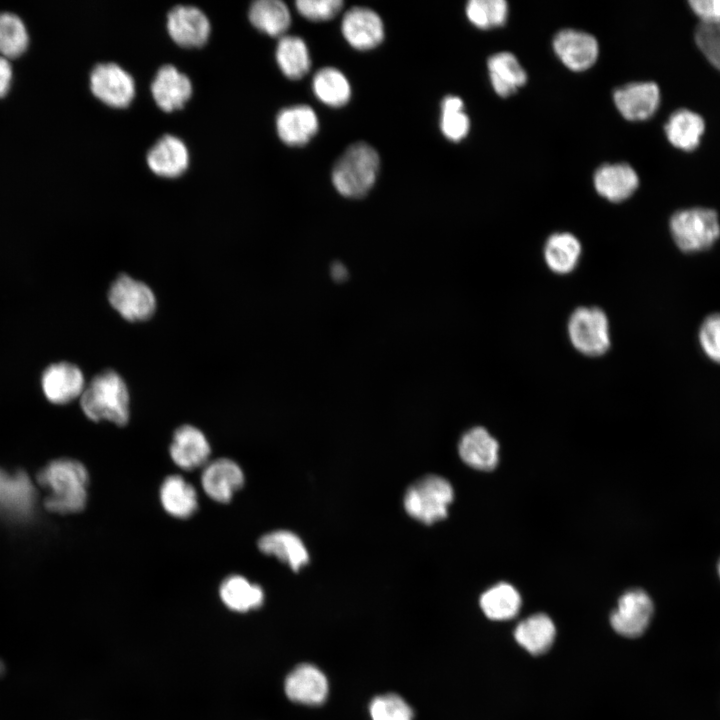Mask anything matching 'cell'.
<instances>
[{"label":"cell","instance_id":"obj_45","mask_svg":"<svg viewBox=\"0 0 720 720\" xmlns=\"http://www.w3.org/2000/svg\"><path fill=\"white\" fill-rule=\"evenodd\" d=\"M717 571H718V575H719V577H720V559H719V562H718V565H717Z\"/></svg>","mask_w":720,"mask_h":720},{"label":"cell","instance_id":"obj_28","mask_svg":"<svg viewBox=\"0 0 720 720\" xmlns=\"http://www.w3.org/2000/svg\"><path fill=\"white\" fill-rule=\"evenodd\" d=\"M664 128L673 146L684 151H692L700 143L705 131V122L696 112L679 109L671 114Z\"/></svg>","mask_w":720,"mask_h":720},{"label":"cell","instance_id":"obj_29","mask_svg":"<svg viewBox=\"0 0 720 720\" xmlns=\"http://www.w3.org/2000/svg\"><path fill=\"white\" fill-rule=\"evenodd\" d=\"M582 246L569 232L552 234L544 245V259L548 268L557 274L572 272L581 257Z\"/></svg>","mask_w":720,"mask_h":720},{"label":"cell","instance_id":"obj_44","mask_svg":"<svg viewBox=\"0 0 720 720\" xmlns=\"http://www.w3.org/2000/svg\"><path fill=\"white\" fill-rule=\"evenodd\" d=\"M331 276L336 282H341L347 279L348 277V271L346 267L340 263L335 262L330 269Z\"/></svg>","mask_w":720,"mask_h":720},{"label":"cell","instance_id":"obj_26","mask_svg":"<svg viewBox=\"0 0 720 720\" xmlns=\"http://www.w3.org/2000/svg\"><path fill=\"white\" fill-rule=\"evenodd\" d=\"M555 637V624L544 613H536L523 619L514 629L516 642L534 656L547 652L552 647Z\"/></svg>","mask_w":720,"mask_h":720},{"label":"cell","instance_id":"obj_25","mask_svg":"<svg viewBox=\"0 0 720 720\" xmlns=\"http://www.w3.org/2000/svg\"><path fill=\"white\" fill-rule=\"evenodd\" d=\"M257 546L262 553L275 556L295 572L309 560L308 551L301 539L287 530L264 534L259 538Z\"/></svg>","mask_w":720,"mask_h":720},{"label":"cell","instance_id":"obj_9","mask_svg":"<svg viewBox=\"0 0 720 720\" xmlns=\"http://www.w3.org/2000/svg\"><path fill=\"white\" fill-rule=\"evenodd\" d=\"M90 89L95 97L115 108L127 107L135 96L134 79L115 63H102L93 68Z\"/></svg>","mask_w":720,"mask_h":720},{"label":"cell","instance_id":"obj_38","mask_svg":"<svg viewBox=\"0 0 720 720\" xmlns=\"http://www.w3.org/2000/svg\"><path fill=\"white\" fill-rule=\"evenodd\" d=\"M369 709L372 720H413L411 707L396 694L375 697Z\"/></svg>","mask_w":720,"mask_h":720},{"label":"cell","instance_id":"obj_42","mask_svg":"<svg viewBox=\"0 0 720 720\" xmlns=\"http://www.w3.org/2000/svg\"><path fill=\"white\" fill-rule=\"evenodd\" d=\"M689 6L701 23L720 24V0H691Z\"/></svg>","mask_w":720,"mask_h":720},{"label":"cell","instance_id":"obj_34","mask_svg":"<svg viewBox=\"0 0 720 720\" xmlns=\"http://www.w3.org/2000/svg\"><path fill=\"white\" fill-rule=\"evenodd\" d=\"M313 91L316 97L331 107H341L351 97V87L345 75L336 68L324 67L313 78Z\"/></svg>","mask_w":720,"mask_h":720},{"label":"cell","instance_id":"obj_18","mask_svg":"<svg viewBox=\"0 0 720 720\" xmlns=\"http://www.w3.org/2000/svg\"><path fill=\"white\" fill-rule=\"evenodd\" d=\"M328 680L323 672L312 664H301L293 669L285 680V693L296 703L322 704L328 695Z\"/></svg>","mask_w":720,"mask_h":720},{"label":"cell","instance_id":"obj_40","mask_svg":"<svg viewBox=\"0 0 720 720\" xmlns=\"http://www.w3.org/2000/svg\"><path fill=\"white\" fill-rule=\"evenodd\" d=\"M698 340L705 355L720 364V313L711 314L703 320Z\"/></svg>","mask_w":720,"mask_h":720},{"label":"cell","instance_id":"obj_46","mask_svg":"<svg viewBox=\"0 0 720 720\" xmlns=\"http://www.w3.org/2000/svg\"><path fill=\"white\" fill-rule=\"evenodd\" d=\"M3 668H4V667H3V664H2V662L0 661V674L3 672Z\"/></svg>","mask_w":720,"mask_h":720},{"label":"cell","instance_id":"obj_5","mask_svg":"<svg viewBox=\"0 0 720 720\" xmlns=\"http://www.w3.org/2000/svg\"><path fill=\"white\" fill-rule=\"evenodd\" d=\"M453 497V488L445 478L427 475L407 489L404 507L411 517L430 525L446 518Z\"/></svg>","mask_w":720,"mask_h":720},{"label":"cell","instance_id":"obj_36","mask_svg":"<svg viewBox=\"0 0 720 720\" xmlns=\"http://www.w3.org/2000/svg\"><path fill=\"white\" fill-rule=\"evenodd\" d=\"M463 109L464 103L458 96H447L441 104V131L446 138L454 142L463 139L470 128L469 118Z\"/></svg>","mask_w":720,"mask_h":720},{"label":"cell","instance_id":"obj_3","mask_svg":"<svg viewBox=\"0 0 720 720\" xmlns=\"http://www.w3.org/2000/svg\"><path fill=\"white\" fill-rule=\"evenodd\" d=\"M380 166L377 151L369 144L350 145L335 163L332 183L342 196L361 198L374 185Z\"/></svg>","mask_w":720,"mask_h":720},{"label":"cell","instance_id":"obj_30","mask_svg":"<svg viewBox=\"0 0 720 720\" xmlns=\"http://www.w3.org/2000/svg\"><path fill=\"white\" fill-rule=\"evenodd\" d=\"M219 595L226 607L237 612L259 608L264 601L263 589L242 575H229L219 588Z\"/></svg>","mask_w":720,"mask_h":720},{"label":"cell","instance_id":"obj_27","mask_svg":"<svg viewBox=\"0 0 720 720\" xmlns=\"http://www.w3.org/2000/svg\"><path fill=\"white\" fill-rule=\"evenodd\" d=\"M488 70L494 91L501 97L513 94L527 81V74L510 52H499L488 59Z\"/></svg>","mask_w":720,"mask_h":720},{"label":"cell","instance_id":"obj_24","mask_svg":"<svg viewBox=\"0 0 720 720\" xmlns=\"http://www.w3.org/2000/svg\"><path fill=\"white\" fill-rule=\"evenodd\" d=\"M499 445L495 438L483 427L468 430L460 439L459 455L470 467L493 470L498 463Z\"/></svg>","mask_w":720,"mask_h":720},{"label":"cell","instance_id":"obj_23","mask_svg":"<svg viewBox=\"0 0 720 720\" xmlns=\"http://www.w3.org/2000/svg\"><path fill=\"white\" fill-rule=\"evenodd\" d=\"M594 185L602 197L612 202H620L635 192L639 178L628 164H605L595 172Z\"/></svg>","mask_w":720,"mask_h":720},{"label":"cell","instance_id":"obj_1","mask_svg":"<svg viewBox=\"0 0 720 720\" xmlns=\"http://www.w3.org/2000/svg\"><path fill=\"white\" fill-rule=\"evenodd\" d=\"M37 483L47 492L44 507L57 514L81 512L87 504L89 474L79 461L56 459L42 468Z\"/></svg>","mask_w":720,"mask_h":720},{"label":"cell","instance_id":"obj_22","mask_svg":"<svg viewBox=\"0 0 720 720\" xmlns=\"http://www.w3.org/2000/svg\"><path fill=\"white\" fill-rule=\"evenodd\" d=\"M159 500L163 510L176 519H189L198 510L195 487L178 474L169 475L162 481Z\"/></svg>","mask_w":720,"mask_h":720},{"label":"cell","instance_id":"obj_14","mask_svg":"<svg viewBox=\"0 0 720 720\" xmlns=\"http://www.w3.org/2000/svg\"><path fill=\"white\" fill-rule=\"evenodd\" d=\"M341 32L349 45L358 50L373 49L384 39L380 16L366 7L349 9L342 19Z\"/></svg>","mask_w":720,"mask_h":720},{"label":"cell","instance_id":"obj_37","mask_svg":"<svg viewBox=\"0 0 720 720\" xmlns=\"http://www.w3.org/2000/svg\"><path fill=\"white\" fill-rule=\"evenodd\" d=\"M504 0H471L466 5L469 21L478 28L488 29L502 25L507 17Z\"/></svg>","mask_w":720,"mask_h":720},{"label":"cell","instance_id":"obj_12","mask_svg":"<svg viewBox=\"0 0 720 720\" xmlns=\"http://www.w3.org/2000/svg\"><path fill=\"white\" fill-rule=\"evenodd\" d=\"M169 455L179 469L191 472L202 469L210 461L211 445L200 429L185 424L174 431Z\"/></svg>","mask_w":720,"mask_h":720},{"label":"cell","instance_id":"obj_4","mask_svg":"<svg viewBox=\"0 0 720 720\" xmlns=\"http://www.w3.org/2000/svg\"><path fill=\"white\" fill-rule=\"evenodd\" d=\"M669 227L675 244L685 253L707 250L720 237L718 214L710 208L678 210L671 216Z\"/></svg>","mask_w":720,"mask_h":720},{"label":"cell","instance_id":"obj_7","mask_svg":"<svg viewBox=\"0 0 720 720\" xmlns=\"http://www.w3.org/2000/svg\"><path fill=\"white\" fill-rule=\"evenodd\" d=\"M111 306L128 321L149 319L156 307L151 289L144 283L128 275H120L108 292Z\"/></svg>","mask_w":720,"mask_h":720},{"label":"cell","instance_id":"obj_20","mask_svg":"<svg viewBox=\"0 0 720 720\" xmlns=\"http://www.w3.org/2000/svg\"><path fill=\"white\" fill-rule=\"evenodd\" d=\"M319 128L314 110L307 105H296L281 110L276 118L279 138L289 146H303L315 136Z\"/></svg>","mask_w":720,"mask_h":720},{"label":"cell","instance_id":"obj_8","mask_svg":"<svg viewBox=\"0 0 720 720\" xmlns=\"http://www.w3.org/2000/svg\"><path fill=\"white\" fill-rule=\"evenodd\" d=\"M654 612L650 596L641 589L624 592L610 615L613 630L626 638H637L648 628Z\"/></svg>","mask_w":720,"mask_h":720},{"label":"cell","instance_id":"obj_35","mask_svg":"<svg viewBox=\"0 0 720 720\" xmlns=\"http://www.w3.org/2000/svg\"><path fill=\"white\" fill-rule=\"evenodd\" d=\"M28 34L22 20L15 14L0 13V55L14 58L27 48Z\"/></svg>","mask_w":720,"mask_h":720},{"label":"cell","instance_id":"obj_33","mask_svg":"<svg viewBox=\"0 0 720 720\" xmlns=\"http://www.w3.org/2000/svg\"><path fill=\"white\" fill-rule=\"evenodd\" d=\"M275 57L281 72L292 80L302 78L311 66L308 47L297 36H282L277 43Z\"/></svg>","mask_w":720,"mask_h":720},{"label":"cell","instance_id":"obj_11","mask_svg":"<svg viewBox=\"0 0 720 720\" xmlns=\"http://www.w3.org/2000/svg\"><path fill=\"white\" fill-rule=\"evenodd\" d=\"M245 482L241 467L230 458L210 460L201 471L200 483L203 492L214 502L227 504Z\"/></svg>","mask_w":720,"mask_h":720},{"label":"cell","instance_id":"obj_32","mask_svg":"<svg viewBox=\"0 0 720 720\" xmlns=\"http://www.w3.org/2000/svg\"><path fill=\"white\" fill-rule=\"evenodd\" d=\"M480 607L485 616L494 621L514 618L521 608V596L514 586L498 583L480 597Z\"/></svg>","mask_w":720,"mask_h":720},{"label":"cell","instance_id":"obj_21","mask_svg":"<svg viewBox=\"0 0 720 720\" xmlns=\"http://www.w3.org/2000/svg\"><path fill=\"white\" fill-rule=\"evenodd\" d=\"M147 164L158 176L175 178L182 175L189 164V153L182 140L164 135L148 151Z\"/></svg>","mask_w":720,"mask_h":720},{"label":"cell","instance_id":"obj_6","mask_svg":"<svg viewBox=\"0 0 720 720\" xmlns=\"http://www.w3.org/2000/svg\"><path fill=\"white\" fill-rule=\"evenodd\" d=\"M567 330L573 347L586 356H601L610 348L609 320L598 307L575 309L569 317Z\"/></svg>","mask_w":720,"mask_h":720},{"label":"cell","instance_id":"obj_41","mask_svg":"<svg viewBox=\"0 0 720 720\" xmlns=\"http://www.w3.org/2000/svg\"><path fill=\"white\" fill-rule=\"evenodd\" d=\"M341 0H298V12L310 21H326L336 16L343 7Z\"/></svg>","mask_w":720,"mask_h":720},{"label":"cell","instance_id":"obj_39","mask_svg":"<svg viewBox=\"0 0 720 720\" xmlns=\"http://www.w3.org/2000/svg\"><path fill=\"white\" fill-rule=\"evenodd\" d=\"M695 42L707 60L720 71V24L700 23Z\"/></svg>","mask_w":720,"mask_h":720},{"label":"cell","instance_id":"obj_16","mask_svg":"<svg viewBox=\"0 0 720 720\" xmlns=\"http://www.w3.org/2000/svg\"><path fill=\"white\" fill-rule=\"evenodd\" d=\"M614 102L623 117L630 121L650 118L660 102V91L654 82H635L615 90Z\"/></svg>","mask_w":720,"mask_h":720},{"label":"cell","instance_id":"obj_19","mask_svg":"<svg viewBox=\"0 0 720 720\" xmlns=\"http://www.w3.org/2000/svg\"><path fill=\"white\" fill-rule=\"evenodd\" d=\"M151 92L154 101L165 112L181 109L192 95L190 79L173 65H163L156 73Z\"/></svg>","mask_w":720,"mask_h":720},{"label":"cell","instance_id":"obj_43","mask_svg":"<svg viewBox=\"0 0 720 720\" xmlns=\"http://www.w3.org/2000/svg\"><path fill=\"white\" fill-rule=\"evenodd\" d=\"M12 68L7 58L0 55V97L4 96L10 85Z\"/></svg>","mask_w":720,"mask_h":720},{"label":"cell","instance_id":"obj_31","mask_svg":"<svg viewBox=\"0 0 720 720\" xmlns=\"http://www.w3.org/2000/svg\"><path fill=\"white\" fill-rule=\"evenodd\" d=\"M249 20L259 31L269 36H281L290 26L288 7L280 0H258L249 8Z\"/></svg>","mask_w":720,"mask_h":720},{"label":"cell","instance_id":"obj_2","mask_svg":"<svg viewBox=\"0 0 720 720\" xmlns=\"http://www.w3.org/2000/svg\"><path fill=\"white\" fill-rule=\"evenodd\" d=\"M85 416L94 421H108L125 426L129 421V392L124 380L112 370L96 375L80 396Z\"/></svg>","mask_w":720,"mask_h":720},{"label":"cell","instance_id":"obj_17","mask_svg":"<svg viewBox=\"0 0 720 720\" xmlns=\"http://www.w3.org/2000/svg\"><path fill=\"white\" fill-rule=\"evenodd\" d=\"M42 389L50 402L66 404L82 395L85 389L84 377L74 364L55 363L44 371Z\"/></svg>","mask_w":720,"mask_h":720},{"label":"cell","instance_id":"obj_10","mask_svg":"<svg viewBox=\"0 0 720 720\" xmlns=\"http://www.w3.org/2000/svg\"><path fill=\"white\" fill-rule=\"evenodd\" d=\"M36 489L25 471L9 473L0 468V514L14 520L31 516Z\"/></svg>","mask_w":720,"mask_h":720},{"label":"cell","instance_id":"obj_13","mask_svg":"<svg viewBox=\"0 0 720 720\" xmlns=\"http://www.w3.org/2000/svg\"><path fill=\"white\" fill-rule=\"evenodd\" d=\"M167 30L179 46L196 48L207 42L211 27L207 16L199 8L178 5L168 13Z\"/></svg>","mask_w":720,"mask_h":720},{"label":"cell","instance_id":"obj_15","mask_svg":"<svg viewBox=\"0 0 720 720\" xmlns=\"http://www.w3.org/2000/svg\"><path fill=\"white\" fill-rule=\"evenodd\" d=\"M553 47L563 64L573 71L588 69L598 57L597 40L578 30L559 31L554 37Z\"/></svg>","mask_w":720,"mask_h":720}]
</instances>
